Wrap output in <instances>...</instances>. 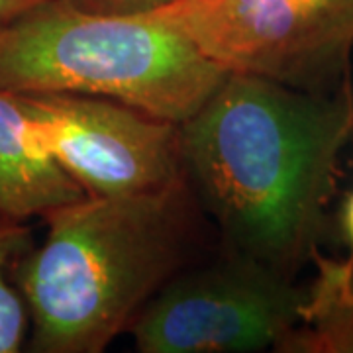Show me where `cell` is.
<instances>
[{"mask_svg": "<svg viewBox=\"0 0 353 353\" xmlns=\"http://www.w3.org/2000/svg\"><path fill=\"white\" fill-rule=\"evenodd\" d=\"M353 83L320 94L226 73L181 124L183 169L230 252L296 277L328 224Z\"/></svg>", "mask_w": 353, "mask_h": 353, "instance_id": "6da1fadb", "label": "cell"}, {"mask_svg": "<svg viewBox=\"0 0 353 353\" xmlns=\"http://www.w3.org/2000/svg\"><path fill=\"white\" fill-rule=\"evenodd\" d=\"M187 175L126 196H85L43 218L48 234L12 265L30 314L28 350L101 353L181 273L199 238Z\"/></svg>", "mask_w": 353, "mask_h": 353, "instance_id": "7a4b0ae2", "label": "cell"}, {"mask_svg": "<svg viewBox=\"0 0 353 353\" xmlns=\"http://www.w3.org/2000/svg\"><path fill=\"white\" fill-rule=\"evenodd\" d=\"M228 71L153 14L97 16L46 0L0 28V88L87 94L183 124Z\"/></svg>", "mask_w": 353, "mask_h": 353, "instance_id": "3957f363", "label": "cell"}, {"mask_svg": "<svg viewBox=\"0 0 353 353\" xmlns=\"http://www.w3.org/2000/svg\"><path fill=\"white\" fill-rule=\"evenodd\" d=\"M152 14L228 73L320 94L352 83L353 0H176Z\"/></svg>", "mask_w": 353, "mask_h": 353, "instance_id": "277c9868", "label": "cell"}, {"mask_svg": "<svg viewBox=\"0 0 353 353\" xmlns=\"http://www.w3.org/2000/svg\"><path fill=\"white\" fill-rule=\"evenodd\" d=\"M304 296L292 277L226 250L176 273L128 332L141 353L277 352L301 322Z\"/></svg>", "mask_w": 353, "mask_h": 353, "instance_id": "5b68a950", "label": "cell"}, {"mask_svg": "<svg viewBox=\"0 0 353 353\" xmlns=\"http://www.w3.org/2000/svg\"><path fill=\"white\" fill-rule=\"evenodd\" d=\"M41 139L87 196L161 189L185 175L181 124L87 94H18Z\"/></svg>", "mask_w": 353, "mask_h": 353, "instance_id": "8992f818", "label": "cell"}, {"mask_svg": "<svg viewBox=\"0 0 353 353\" xmlns=\"http://www.w3.org/2000/svg\"><path fill=\"white\" fill-rule=\"evenodd\" d=\"M55 161L18 94L0 88V224H24L85 199Z\"/></svg>", "mask_w": 353, "mask_h": 353, "instance_id": "52a82bcc", "label": "cell"}, {"mask_svg": "<svg viewBox=\"0 0 353 353\" xmlns=\"http://www.w3.org/2000/svg\"><path fill=\"white\" fill-rule=\"evenodd\" d=\"M316 267L301 322L279 343L281 353H353V261L312 253Z\"/></svg>", "mask_w": 353, "mask_h": 353, "instance_id": "ba28073f", "label": "cell"}, {"mask_svg": "<svg viewBox=\"0 0 353 353\" xmlns=\"http://www.w3.org/2000/svg\"><path fill=\"white\" fill-rule=\"evenodd\" d=\"M32 228L0 224V353H18L26 345L30 314L24 296L14 285V261L34 245Z\"/></svg>", "mask_w": 353, "mask_h": 353, "instance_id": "9c48e42d", "label": "cell"}, {"mask_svg": "<svg viewBox=\"0 0 353 353\" xmlns=\"http://www.w3.org/2000/svg\"><path fill=\"white\" fill-rule=\"evenodd\" d=\"M81 12L97 16H145L175 4L176 0H59Z\"/></svg>", "mask_w": 353, "mask_h": 353, "instance_id": "30bf717a", "label": "cell"}, {"mask_svg": "<svg viewBox=\"0 0 353 353\" xmlns=\"http://www.w3.org/2000/svg\"><path fill=\"white\" fill-rule=\"evenodd\" d=\"M46 0H0V28L18 20L22 14L30 12Z\"/></svg>", "mask_w": 353, "mask_h": 353, "instance_id": "8fae6325", "label": "cell"}, {"mask_svg": "<svg viewBox=\"0 0 353 353\" xmlns=\"http://www.w3.org/2000/svg\"><path fill=\"white\" fill-rule=\"evenodd\" d=\"M341 230L350 248V257L353 261V190H350L341 204Z\"/></svg>", "mask_w": 353, "mask_h": 353, "instance_id": "7c38bea8", "label": "cell"}]
</instances>
